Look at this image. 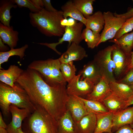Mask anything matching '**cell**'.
Segmentation results:
<instances>
[{"label": "cell", "instance_id": "d4e9b609", "mask_svg": "<svg viewBox=\"0 0 133 133\" xmlns=\"http://www.w3.org/2000/svg\"><path fill=\"white\" fill-rule=\"evenodd\" d=\"M17 5L13 0H3L0 1V20L4 25L9 27L10 21L12 17L10 14L11 8H17Z\"/></svg>", "mask_w": 133, "mask_h": 133}, {"label": "cell", "instance_id": "5bb4252c", "mask_svg": "<svg viewBox=\"0 0 133 133\" xmlns=\"http://www.w3.org/2000/svg\"><path fill=\"white\" fill-rule=\"evenodd\" d=\"M111 92L109 82L105 77L102 76L99 82L95 85L92 91L84 98L102 102Z\"/></svg>", "mask_w": 133, "mask_h": 133}, {"label": "cell", "instance_id": "5b68a950", "mask_svg": "<svg viewBox=\"0 0 133 133\" xmlns=\"http://www.w3.org/2000/svg\"><path fill=\"white\" fill-rule=\"evenodd\" d=\"M61 64L58 58H49L34 61L29 64L28 68L38 71L47 83L54 86L67 83L61 73Z\"/></svg>", "mask_w": 133, "mask_h": 133}, {"label": "cell", "instance_id": "d6a6232c", "mask_svg": "<svg viewBox=\"0 0 133 133\" xmlns=\"http://www.w3.org/2000/svg\"><path fill=\"white\" fill-rule=\"evenodd\" d=\"M133 29V17L126 19L121 28L116 34L114 39H117L123 35L128 33Z\"/></svg>", "mask_w": 133, "mask_h": 133}, {"label": "cell", "instance_id": "ee69618b", "mask_svg": "<svg viewBox=\"0 0 133 133\" xmlns=\"http://www.w3.org/2000/svg\"><path fill=\"white\" fill-rule=\"evenodd\" d=\"M0 133H8L6 129L3 128H0Z\"/></svg>", "mask_w": 133, "mask_h": 133}, {"label": "cell", "instance_id": "52a82bcc", "mask_svg": "<svg viewBox=\"0 0 133 133\" xmlns=\"http://www.w3.org/2000/svg\"><path fill=\"white\" fill-rule=\"evenodd\" d=\"M84 25L83 23L80 22H77L75 21L72 24L66 26L63 34L57 42L52 43H40L38 44L46 46L53 50L59 55H61V53L56 49V46L65 41L68 42V47L72 42L79 44L83 40L82 34Z\"/></svg>", "mask_w": 133, "mask_h": 133}, {"label": "cell", "instance_id": "d6986e66", "mask_svg": "<svg viewBox=\"0 0 133 133\" xmlns=\"http://www.w3.org/2000/svg\"><path fill=\"white\" fill-rule=\"evenodd\" d=\"M96 115V125L94 133H112L113 113L109 111Z\"/></svg>", "mask_w": 133, "mask_h": 133}, {"label": "cell", "instance_id": "7c38bea8", "mask_svg": "<svg viewBox=\"0 0 133 133\" xmlns=\"http://www.w3.org/2000/svg\"><path fill=\"white\" fill-rule=\"evenodd\" d=\"M66 108L75 122L79 121L89 113L82 100L78 97L76 96H68Z\"/></svg>", "mask_w": 133, "mask_h": 133}, {"label": "cell", "instance_id": "cb8c5ba5", "mask_svg": "<svg viewBox=\"0 0 133 133\" xmlns=\"http://www.w3.org/2000/svg\"><path fill=\"white\" fill-rule=\"evenodd\" d=\"M86 19V28L99 33L104 28L105 21L103 13L100 11L95 12Z\"/></svg>", "mask_w": 133, "mask_h": 133}, {"label": "cell", "instance_id": "8fae6325", "mask_svg": "<svg viewBox=\"0 0 133 133\" xmlns=\"http://www.w3.org/2000/svg\"><path fill=\"white\" fill-rule=\"evenodd\" d=\"M10 112L12 116V120L7 125L8 133H18L22 131V124L24 120L31 114L28 110L21 108L13 105L10 106Z\"/></svg>", "mask_w": 133, "mask_h": 133}, {"label": "cell", "instance_id": "1f68e13d", "mask_svg": "<svg viewBox=\"0 0 133 133\" xmlns=\"http://www.w3.org/2000/svg\"><path fill=\"white\" fill-rule=\"evenodd\" d=\"M60 70L64 78L67 82H68L76 75V68L73 62L67 63H61Z\"/></svg>", "mask_w": 133, "mask_h": 133}, {"label": "cell", "instance_id": "f35d334b", "mask_svg": "<svg viewBox=\"0 0 133 133\" xmlns=\"http://www.w3.org/2000/svg\"><path fill=\"white\" fill-rule=\"evenodd\" d=\"M34 5L39 10L44 8V5L42 0H31Z\"/></svg>", "mask_w": 133, "mask_h": 133}, {"label": "cell", "instance_id": "4fadbf2b", "mask_svg": "<svg viewBox=\"0 0 133 133\" xmlns=\"http://www.w3.org/2000/svg\"><path fill=\"white\" fill-rule=\"evenodd\" d=\"M24 70L18 66L15 65H11L6 70L0 69V80L1 82L18 90L23 89L16 83L17 81Z\"/></svg>", "mask_w": 133, "mask_h": 133}, {"label": "cell", "instance_id": "4dcf8cb0", "mask_svg": "<svg viewBox=\"0 0 133 133\" xmlns=\"http://www.w3.org/2000/svg\"><path fill=\"white\" fill-rule=\"evenodd\" d=\"M28 46L26 44L21 47L17 49H12L6 52H0V68L3 69L1 66L2 64L7 62L11 56L16 55L19 56L20 59H22L25 56V52Z\"/></svg>", "mask_w": 133, "mask_h": 133}, {"label": "cell", "instance_id": "9c48e42d", "mask_svg": "<svg viewBox=\"0 0 133 133\" xmlns=\"http://www.w3.org/2000/svg\"><path fill=\"white\" fill-rule=\"evenodd\" d=\"M113 45L111 56L115 65L114 74L116 81L122 78L129 71L131 54L126 53L116 44Z\"/></svg>", "mask_w": 133, "mask_h": 133}, {"label": "cell", "instance_id": "ffe728a7", "mask_svg": "<svg viewBox=\"0 0 133 133\" xmlns=\"http://www.w3.org/2000/svg\"><path fill=\"white\" fill-rule=\"evenodd\" d=\"M18 32L14 30L13 27H8L0 23V38L3 42L7 44L10 49H14L19 40Z\"/></svg>", "mask_w": 133, "mask_h": 133}, {"label": "cell", "instance_id": "484cf974", "mask_svg": "<svg viewBox=\"0 0 133 133\" xmlns=\"http://www.w3.org/2000/svg\"><path fill=\"white\" fill-rule=\"evenodd\" d=\"M112 92L125 100H127L133 94L130 86L116 81L109 82Z\"/></svg>", "mask_w": 133, "mask_h": 133}, {"label": "cell", "instance_id": "ac0fdd59", "mask_svg": "<svg viewBox=\"0 0 133 133\" xmlns=\"http://www.w3.org/2000/svg\"><path fill=\"white\" fill-rule=\"evenodd\" d=\"M75 122L77 133H94L96 125V115L89 113Z\"/></svg>", "mask_w": 133, "mask_h": 133}, {"label": "cell", "instance_id": "7bdbcfd3", "mask_svg": "<svg viewBox=\"0 0 133 133\" xmlns=\"http://www.w3.org/2000/svg\"><path fill=\"white\" fill-rule=\"evenodd\" d=\"M131 63L130 65L129 70V71L131 69L133 68V51H132L131 53Z\"/></svg>", "mask_w": 133, "mask_h": 133}, {"label": "cell", "instance_id": "3957f363", "mask_svg": "<svg viewBox=\"0 0 133 133\" xmlns=\"http://www.w3.org/2000/svg\"><path fill=\"white\" fill-rule=\"evenodd\" d=\"M35 106L34 111L23 121L24 133H57V121L42 107Z\"/></svg>", "mask_w": 133, "mask_h": 133}, {"label": "cell", "instance_id": "60d3db41", "mask_svg": "<svg viewBox=\"0 0 133 133\" xmlns=\"http://www.w3.org/2000/svg\"><path fill=\"white\" fill-rule=\"evenodd\" d=\"M7 125L4 122L2 118V115L1 112H0V128H3L6 129Z\"/></svg>", "mask_w": 133, "mask_h": 133}, {"label": "cell", "instance_id": "7dc6e473", "mask_svg": "<svg viewBox=\"0 0 133 133\" xmlns=\"http://www.w3.org/2000/svg\"><path fill=\"white\" fill-rule=\"evenodd\" d=\"M18 133H24L23 132V131H21V132H19Z\"/></svg>", "mask_w": 133, "mask_h": 133}, {"label": "cell", "instance_id": "9a60e30c", "mask_svg": "<svg viewBox=\"0 0 133 133\" xmlns=\"http://www.w3.org/2000/svg\"><path fill=\"white\" fill-rule=\"evenodd\" d=\"M85 49L79 44L72 42L58 59L61 63L81 60L87 57Z\"/></svg>", "mask_w": 133, "mask_h": 133}, {"label": "cell", "instance_id": "2e32d148", "mask_svg": "<svg viewBox=\"0 0 133 133\" xmlns=\"http://www.w3.org/2000/svg\"><path fill=\"white\" fill-rule=\"evenodd\" d=\"M81 80H85L95 85L100 80L102 75L96 63L93 60L84 65L82 69L79 72Z\"/></svg>", "mask_w": 133, "mask_h": 133}, {"label": "cell", "instance_id": "f546056e", "mask_svg": "<svg viewBox=\"0 0 133 133\" xmlns=\"http://www.w3.org/2000/svg\"><path fill=\"white\" fill-rule=\"evenodd\" d=\"M95 0H74L73 3L76 8L86 18L92 15V6Z\"/></svg>", "mask_w": 133, "mask_h": 133}, {"label": "cell", "instance_id": "ba28073f", "mask_svg": "<svg viewBox=\"0 0 133 133\" xmlns=\"http://www.w3.org/2000/svg\"><path fill=\"white\" fill-rule=\"evenodd\" d=\"M103 13L105 24L98 46L101 43L113 39L126 20L124 17L115 16L110 11Z\"/></svg>", "mask_w": 133, "mask_h": 133}, {"label": "cell", "instance_id": "836d02e7", "mask_svg": "<svg viewBox=\"0 0 133 133\" xmlns=\"http://www.w3.org/2000/svg\"><path fill=\"white\" fill-rule=\"evenodd\" d=\"M14 3L20 8L26 7L28 8L31 12L36 13L40 10L33 4L31 0H13Z\"/></svg>", "mask_w": 133, "mask_h": 133}, {"label": "cell", "instance_id": "d590c367", "mask_svg": "<svg viewBox=\"0 0 133 133\" xmlns=\"http://www.w3.org/2000/svg\"><path fill=\"white\" fill-rule=\"evenodd\" d=\"M112 133H133V129L129 125H126L120 127Z\"/></svg>", "mask_w": 133, "mask_h": 133}, {"label": "cell", "instance_id": "74e56055", "mask_svg": "<svg viewBox=\"0 0 133 133\" xmlns=\"http://www.w3.org/2000/svg\"><path fill=\"white\" fill-rule=\"evenodd\" d=\"M44 7L47 11L52 12H57L58 10L54 8L52 6L50 0H42Z\"/></svg>", "mask_w": 133, "mask_h": 133}, {"label": "cell", "instance_id": "4316f807", "mask_svg": "<svg viewBox=\"0 0 133 133\" xmlns=\"http://www.w3.org/2000/svg\"><path fill=\"white\" fill-rule=\"evenodd\" d=\"M119 46L125 52L130 54L133 49V31L125 34L117 39L109 40Z\"/></svg>", "mask_w": 133, "mask_h": 133}, {"label": "cell", "instance_id": "30bf717a", "mask_svg": "<svg viewBox=\"0 0 133 133\" xmlns=\"http://www.w3.org/2000/svg\"><path fill=\"white\" fill-rule=\"evenodd\" d=\"M80 75H76L68 83L66 91L68 96L85 97L92 91L95 85L93 83L85 80H81Z\"/></svg>", "mask_w": 133, "mask_h": 133}, {"label": "cell", "instance_id": "f6af8a7d", "mask_svg": "<svg viewBox=\"0 0 133 133\" xmlns=\"http://www.w3.org/2000/svg\"><path fill=\"white\" fill-rule=\"evenodd\" d=\"M133 129V122L131 124L129 125Z\"/></svg>", "mask_w": 133, "mask_h": 133}, {"label": "cell", "instance_id": "bcb514c9", "mask_svg": "<svg viewBox=\"0 0 133 133\" xmlns=\"http://www.w3.org/2000/svg\"><path fill=\"white\" fill-rule=\"evenodd\" d=\"M133 91V84L130 86Z\"/></svg>", "mask_w": 133, "mask_h": 133}, {"label": "cell", "instance_id": "f1b7e54d", "mask_svg": "<svg viewBox=\"0 0 133 133\" xmlns=\"http://www.w3.org/2000/svg\"><path fill=\"white\" fill-rule=\"evenodd\" d=\"M82 39L86 42L88 47L93 49L98 46L100 38V34L95 33L91 29L85 28L82 31Z\"/></svg>", "mask_w": 133, "mask_h": 133}, {"label": "cell", "instance_id": "ab89813d", "mask_svg": "<svg viewBox=\"0 0 133 133\" xmlns=\"http://www.w3.org/2000/svg\"><path fill=\"white\" fill-rule=\"evenodd\" d=\"M9 48L7 46L4 44V43L0 38V52H4L8 51Z\"/></svg>", "mask_w": 133, "mask_h": 133}, {"label": "cell", "instance_id": "6da1fadb", "mask_svg": "<svg viewBox=\"0 0 133 133\" xmlns=\"http://www.w3.org/2000/svg\"><path fill=\"white\" fill-rule=\"evenodd\" d=\"M16 83L25 91L35 106L43 107L57 121L66 111L68 97L66 83L51 86L39 72L28 68L24 70Z\"/></svg>", "mask_w": 133, "mask_h": 133}, {"label": "cell", "instance_id": "603a6c76", "mask_svg": "<svg viewBox=\"0 0 133 133\" xmlns=\"http://www.w3.org/2000/svg\"><path fill=\"white\" fill-rule=\"evenodd\" d=\"M63 17L65 19L68 17L77 20L85 25L87 19L78 10L74 5L73 1L70 0L67 2L61 7Z\"/></svg>", "mask_w": 133, "mask_h": 133}, {"label": "cell", "instance_id": "8992f818", "mask_svg": "<svg viewBox=\"0 0 133 133\" xmlns=\"http://www.w3.org/2000/svg\"><path fill=\"white\" fill-rule=\"evenodd\" d=\"M113 45L99 50L93 60L98 66L102 76L105 77L110 82L116 81L114 75L115 65L111 56Z\"/></svg>", "mask_w": 133, "mask_h": 133}, {"label": "cell", "instance_id": "44dd1931", "mask_svg": "<svg viewBox=\"0 0 133 133\" xmlns=\"http://www.w3.org/2000/svg\"><path fill=\"white\" fill-rule=\"evenodd\" d=\"M126 101L112 92L102 102L109 112L114 114L125 108Z\"/></svg>", "mask_w": 133, "mask_h": 133}, {"label": "cell", "instance_id": "e575fe53", "mask_svg": "<svg viewBox=\"0 0 133 133\" xmlns=\"http://www.w3.org/2000/svg\"><path fill=\"white\" fill-rule=\"evenodd\" d=\"M116 82L129 86L133 84V68L131 69L122 78Z\"/></svg>", "mask_w": 133, "mask_h": 133}, {"label": "cell", "instance_id": "7a4b0ae2", "mask_svg": "<svg viewBox=\"0 0 133 133\" xmlns=\"http://www.w3.org/2000/svg\"><path fill=\"white\" fill-rule=\"evenodd\" d=\"M30 22L42 34L48 37L62 36L65 27L62 23L64 18L61 10L49 12L43 8L36 13L29 14Z\"/></svg>", "mask_w": 133, "mask_h": 133}, {"label": "cell", "instance_id": "83f0119b", "mask_svg": "<svg viewBox=\"0 0 133 133\" xmlns=\"http://www.w3.org/2000/svg\"><path fill=\"white\" fill-rule=\"evenodd\" d=\"M79 97L83 102L89 113L96 114L109 112L107 109L102 102L96 100H88L83 98Z\"/></svg>", "mask_w": 133, "mask_h": 133}, {"label": "cell", "instance_id": "c3c4849f", "mask_svg": "<svg viewBox=\"0 0 133 133\" xmlns=\"http://www.w3.org/2000/svg\"></svg>", "mask_w": 133, "mask_h": 133}, {"label": "cell", "instance_id": "7402d4cb", "mask_svg": "<svg viewBox=\"0 0 133 133\" xmlns=\"http://www.w3.org/2000/svg\"><path fill=\"white\" fill-rule=\"evenodd\" d=\"M57 121V133H77L75 121L68 111L67 110Z\"/></svg>", "mask_w": 133, "mask_h": 133}, {"label": "cell", "instance_id": "277c9868", "mask_svg": "<svg viewBox=\"0 0 133 133\" xmlns=\"http://www.w3.org/2000/svg\"><path fill=\"white\" fill-rule=\"evenodd\" d=\"M11 105L21 108L27 109L31 113L36 108L23 89L17 90L0 82V106L4 116L8 115L10 112V106Z\"/></svg>", "mask_w": 133, "mask_h": 133}, {"label": "cell", "instance_id": "b9f144b4", "mask_svg": "<svg viewBox=\"0 0 133 133\" xmlns=\"http://www.w3.org/2000/svg\"><path fill=\"white\" fill-rule=\"evenodd\" d=\"M126 102L125 108H127L131 105L133 104V94L126 101Z\"/></svg>", "mask_w": 133, "mask_h": 133}, {"label": "cell", "instance_id": "e0dca14e", "mask_svg": "<svg viewBox=\"0 0 133 133\" xmlns=\"http://www.w3.org/2000/svg\"><path fill=\"white\" fill-rule=\"evenodd\" d=\"M113 114L112 130L116 131L121 126L130 125L133 122V106L128 107Z\"/></svg>", "mask_w": 133, "mask_h": 133}, {"label": "cell", "instance_id": "8d00e7d4", "mask_svg": "<svg viewBox=\"0 0 133 133\" xmlns=\"http://www.w3.org/2000/svg\"><path fill=\"white\" fill-rule=\"evenodd\" d=\"M133 2V0H132ZM115 16L117 17H124L126 19L133 17V7L129 8L127 12L122 14H118L116 12L113 13Z\"/></svg>", "mask_w": 133, "mask_h": 133}]
</instances>
